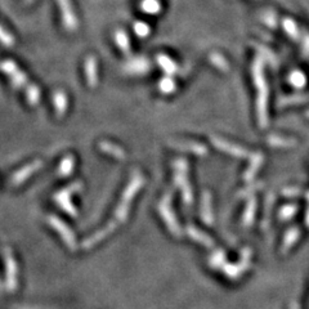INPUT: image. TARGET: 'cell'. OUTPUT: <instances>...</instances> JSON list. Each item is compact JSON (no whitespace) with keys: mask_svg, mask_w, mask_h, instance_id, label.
I'll return each instance as SVG.
<instances>
[{"mask_svg":"<svg viewBox=\"0 0 309 309\" xmlns=\"http://www.w3.org/2000/svg\"><path fill=\"white\" fill-rule=\"evenodd\" d=\"M143 182H145V179H143V176L141 175V174L133 175L131 181L129 182V185L125 188L124 193H122L121 196V200H120L119 205H117L116 210H115V222H116V223H124V222L126 220L131 201L134 200L138 191L142 188Z\"/></svg>","mask_w":309,"mask_h":309,"instance_id":"obj_1","label":"cell"},{"mask_svg":"<svg viewBox=\"0 0 309 309\" xmlns=\"http://www.w3.org/2000/svg\"><path fill=\"white\" fill-rule=\"evenodd\" d=\"M159 213L162 216L164 222L166 223L167 228L173 233L174 236H182V230L179 227L178 222H176L175 214L171 209V193H167L164 199L161 200L159 205Z\"/></svg>","mask_w":309,"mask_h":309,"instance_id":"obj_2","label":"cell"},{"mask_svg":"<svg viewBox=\"0 0 309 309\" xmlns=\"http://www.w3.org/2000/svg\"><path fill=\"white\" fill-rule=\"evenodd\" d=\"M82 188L81 183L80 182H76L74 185H70L65 190L60 191L57 195L54 196V201L57 202L60 205L61 209H63L67 214L72 216H76V209H75L74 204L71 202V195L74 192H79L80 190Z\"/></svg>","mask_w":309,"mask_h":309,"instance_id":"obj_3","label":"cell"},{"mask_svg":"<svg viewBox=\"0 0 309 309\" xmlns=\"http://www.w3.org/2000/svg\"><path fill=\"white\" fill-rule=\"evenodd\" d=\"M174 169L176 170V174L174 175V181H175L176 186L182 190V193H183V199H185L186 202L191 204L192 201V192H191L190 185H188L187 176H186V171H187V162L185 160H175L173 162Z\"/></svg>","mask_w":309,"mask_h":309,"instance_id":"obj_4","label":"cell"},{"mask_svg":"<svg viewBox=\"0 0 309 309\" xmlns=\"http://www.w3.org/2000/svg\"><path fill=\"white\" fill-rule=\"evenodd\" d=\"M0 67H2L4 74L8 75V76L11 77L12 85L15 86V88L20 89L23 88V86H29L27 85V82H29L27 81V76L21 71L20 68H18V66L16 65L13 61H9V60L4 61Z\"/></svg>","mask_w":309,"mask_h":309,"instance_id":"obj_5","label":"cell"},{"mask_svg":"<svg viewBox=\"0 0 309 309\" xmlns=\"http://www.w3.org/2000/svg\"><path fill=\"white\" fill-rule=\"evenodd\" d=\"M48 223L51 224L52 227L57 231L58 233H60V236L62 237V240L65 241V244L67 245L70 249L74 250L75 247H76V238H75L74 232H72V231L67 227V224L63 223L60 218H57V216H53V215L49 216Z\"/></svg>","mask_w":309,"mask_h":309,"instance_id":"obj_6","label":"cell"},{"mask_svg":"<svg viewBox=\"0 0 309 309\" xmlns=\"http://www.w3.org/2000/svg\"><path fill=\"white\" fill-rule=\"evenodd\" d=\"M57 2H58V6H60L61 8V13H62L63 25H65V27L67 30L74 31V30L77 27V20L74 11H72L70 0H57Z\"/></svg>","mask_w":309,"mask_h":309,"instance_id":"obj_7","label":"cell"},{"mask_svg":"<svg viewBox=\"0 0 309 309\" xmlns=\"http://www.w3.org/2000/svg\"><path fill=\"white\" fill-rule=\"evenodd\" d=\"M41 166H43V161H40V160H35V161L31 162V164H27L25 167H22V169H20L18 171H16L15 175L12 176V183L15 186L21 185V183H23L26 179H29L35 171L39 170Z\"/></svg>","mask_w":309,"mask_h":309,"instance_id":"obj_8","label":"cell"},{"mask_svg":"<svg viewBox=\"0 0 309 309\" xmlns=\"http://www.w3.org/2000/svg\"><path fill=\"white\" fill-rule=\"evenodd\" d=\"M117 224L119 223H116V222H111V223H108L106 227H103V230L98 231V232L94 233L93 236L86 238L85 241L82 242V247H84V249H91L92 246H94L96 244H98V242H101L102 240H105L110 233H112L115 230H116Z\"/></svg>","mask_w":309,"mask_h":309,"instance_id":"obj_9","label":"cell"},{"mask_svg":"<svg viewBox=\"0 0 309 309\" xmlns=\"http://www.w3.org/2000/svg\"><path fill=\"white\" fill-rule=\"evenodd\" d=\"M6 264H7V277H8V286L11 290L16 287V277H17V264L15 258L12 255V251L9 249L6 250Z\"/></svg>","mask_w":309,"mask_h":309,"instance_id":"obj_10","label":"cell"},{"mask_svg":"<svg viewBox=\"0 0 309 309\" xmlns=\"http://www.w3.org/2000/svg\"><path fill=\"white\" fill-rule=\"evenodd\" d=\"M151 68L150 62L147 60H143V58H136L133 61H129L125 66V71L128 74L133 75H142L146 74Z\"/></svg>","mask_w":309,"mask_h":309,"instance_id":"obj_11","label":"cell"},{"mask_svg":"<svg viewBox=\"0 0 309 309\" xmlns=\"http://www.w3.org/2000/svg\"><path fill=\"white\" fill-rule=\"evenodd\" d=\"M85 76L89 86L94 88L98 82V70H97V60L94 57H88L85 61Z\"/></svg>","mask_w":309,"mask_h":309,"instance_id":"obj_12","label":"cell"},{"mask_svg":"<svg viewBox=\"0 0 309 309\" xmlns=\"http://www.w3.org/2000/svg\"><path fill=\"white\" fill-rule=\"evenodd\" d=\"M100 148L103 151V152L108 153L110 156L115 157V159H119V160L126 159V153H125V151L122 150L121 147H119L117 145H114V143L101 142Z\"/></svg>","mask_w":309,"mask_h":309,"instance_id":"obj_13","label":"cell"},{"mask_svg":"<svg viewBox=\"0 0 309 309\" xmlns=\"http://www.w3.org/2000/svg\"><path fill=\"white\" fill-rule=\"evenodd\" d=\"M53 102H54V108H56V112H57L58 116H63L67 110L68 106V101L67 97H66L65 92L62 91H57L54 93L53 96Z\"/></svg>","mask_w":309,"mask_h":309,"instance_id":"obj_14","label":"cell"},{"mask_svg":"<svg viewBox=\"0 0 309 309\" xmlns=\"http://www.w3.org/2000/svg\"><path fill=\"white\" fill-rule=\"evenodd\" d=\"M157 63H159L160 67L162 68V71L167 75V76H171L176 72V65L170 57H167L165 54H159L157 56Z\"/></svg>","mask_w":309,"mask_h":309,"instance_id":"obj_15","label":"cell"},{"mask_svg":"<svg viewBox=\"0 0 309 309\" xmlns=\"http://www.w3.org/2000/svg\"><path fill=\"white\" fill-rule=\"evenodd\" d=\"M74 167H75L74 156L68 155V156H66L65 159L61 161L60 169H58V175H60V176H68L70 174L72 173V171H74Z\"/></svg>","mask_w":309,"mask_h":309,"instance_id":"obj_16","label":"cell"},{"mask_svg":"<svg viewBox=\"0 0 309 309\" xmlns=\"http://www.w3.org/2000/svg\"><path fill=\"white\" fill-rule=\"evenodd\" d=\"M115 40H116L117 47L121 49L122 53H125V54L130 53V43H129V37H128V35L122 31V30H117V31L115 32Z\"/></svg>","mask_w":309,"mask_h":309,"instance_id":"obj_17","label":"cell"},{"mask_svg":"<svg viewBox=\"0 0 309 309\" xmlns=\"http://www.w3.org/2000/svg\"><path fill=\"white\" fill-rule=\"evenodd\" d=\"M141 9L148 15H157L161 11V4L159 0H143L141 3Z\"/></svg>","mask_w":309,"mask_h":309,"instance_id":"obj_18","label":"cell"},{"mask_svg":"<svg viewBox=\"0 0 309 309\" xmlns=\"http://www.w3.org/2000/svg\"><path fill=\"white\" fill-rule=\"evenodd\" d=\"M26 98H27V102L30 106H36L40 101V91L36 85L34 84H30L27 88H26Z\"/></svg>","mask_w":309,"mask_h":309,"instance_id":"obj_19","label":"cell"},{"mask_svg":"<svg viewBox=\"0 0 309 309\" xmlns=\"http://www.w3.org/2000/svg\"><path fill=\"white\" fill-rule=\"evenodd\" d=\"M159 89L164 94H171L176 89V85L175 82H174V80L171 79L170 76H165L160 80Z\"/></svg>","mask_w":309,"mask_h":309,"instance_id":"obj_20","label":"cell"},{"mask_svg":"<svg viewBox=\"0 0 309 309\" xmlns=\"http://www.w3.org/2000/svg\"><path fill=\"white\" fill-rule=\"evenodd\" d=\"M0 43L4 44L6 47L15 46V37H13V35L6 31L2 26H0Z\"/></svg>","mask_w":309,"mask_h":309,"instance_id":"obj_21","label":"cell"},{"mask_svg":"<svg viewBox=\"0 0 309 309\" xmlns=\"http://www.w3.org/2000/svg\"><path fill=\"white\" fill-rule=\"evenodd\" d=\"M134 31L139 37H146L150 34V26L143 22H137L134 25Z\"/></svg>","mask_w":309,"mask_h":309,"instance_id":"obj_22","label":"cell"},{"mask_svg":"<svg viewBox=\"0 0 309 309\" xmlns=\"http://www.w3.org/2000/svg\"><path fill=\"white\" fill-rule=\"evenodd\" d=\"M187 232H188V235L191 236V237H193V238H197V240H199V241L207 242V238H205V236L202 235L201 232H199V231H197V230H195V228H192V227H188V228H187Z\"/></svg>","mask_w":309,"mask_h":309,"instance_id":"obj_23","label":"cell"}]
</instances>
